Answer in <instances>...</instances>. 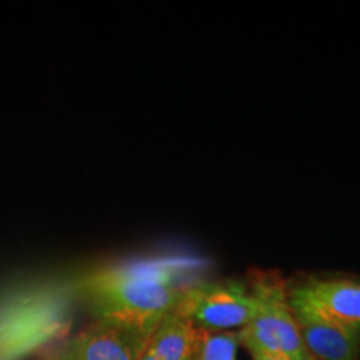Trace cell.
<instances>
[{"label": "cell", "instance_id": "obj_9", "mask_svg": "<svg viewBox=\"0 0 360 360\" xmlns=\"http://www.w3.org/2000/svg\"><path fill=\"white\" fill-rule=\"evenodd\" d=\"M238 332H205L199 360H237Z\"/></svg>", "mask_w": 360, "mask_h": 360}, {"label": "cell", "instance_id": "obj_2", "mask_svg": "<svg viewBox=\"0 0 360 360\" xmlns=\"http://www.w3.org/2000/svg\"><path fill=\"white\" fill-rule=\"evenodd\" d=\"M74 282H42L0 300V360H19L69 334Z\"/></svg>", "mask_w": 360, "mask_h": 360}, {"label": "cell", "instance_id": "obj_3", "mask_svg": "<svg viewBox=\"0 0 360 360\" xmlns=\"http://www.w3.org/2000/svg\"><path fill=\"white\" fill-rule=\"evenodd\" d=\"M247 285L254 300V315L249 326L238 332L240 345L264 350L283 360H307L282 278L276 274L259 272Z\"/></svg>", "mask_w": 360, "mask_h": 360}, {"label": "cell", "instance_id": "obj_11", "mask_svg": "<svg viewBox=\"0 0 360 360\" xmlns=\"http://www.w3.org/2000/svg\"><path fill=\"white\" fill-rule=\"evenodd\" d=\"M307 360H314V359H310V357H307Z\"/></svg>", "mask_w": 360, "mask_h": 360}, {"label": "cell", "instance_id": "obj_1", "mask_svg": "<svg viewBox=\"0 0 360 360\" xmlns=\"http://www.w3.org/2000/svg\"><path fill=\"white\" fill-rule=\"evenodd\" d=\"M202 259L188 255H157L90 270L74 282L94 321H109L150 334L179 309L184 289Z\"/></svg>", "mask_w": 360, "mask_h": 360}, {"label": "cell", "instance_id": "obj_7", "mask_svg": "<svg viewBox=\"0 0 360 360\" xmlns=\"http://www.w3.org/2000/svg\"><path fill=\"white\" fill-rule=\"evenodd\" d=\"M295 319L310 359L360 360V328L345 327L307 314H295Z\"/></svg>", "mask_w": 360, "mask_h": 360}, {"label": "cell", "instance_id": "obj_10", "mask_svg": "<svg viewBox=\"0 0 360 360\" xmlns=\"http://www.w3.org/2000/svg\"><path fill=\"white\" fill-rule=\"evenodd\" d=\"M247 352H249L252 360H283L281 357H276V355L264 352V350H259L255 347H245Z\"/></svg>", "mask_w": 360, "mask_h": 360}, {"label": "cell", "instance_id": "obj_8", "mask_svg": "<svg viewBox=\"0 0 360 360\" xmlns=\"http://www.w3.org/2000/svg\"><path fill=\"white\" fill-rule=\"evenodd\" d=\"M204 334L175 310L152 330L137 360H199Z\"/></svg>", "mask_w": 360, "mask_h": 360}, {"label": "cell", "instance_id": "obj_4", "mask_svg": "<svg viewBox=\"0 0 360 360\" xmlns=\"http://www.w3.org/2000/svg\"><path fill=\"white\" fill-rule=\"evenodd\" d=\"M177 312L204 332H240L254 315V300L245 282L192 281L184 289Z\"/></svg>", "mask_w": 360, "mask_h": 360}, {"label": "cell", "instance_id": "obj_6", "mask_svg": "<svg viewBox=\"0 0 360 360\" xmlns=\"http://www.w3.org/2000/svg\"><path fill=\"white\" fill-rule=\"evenodd\" d=\"M295 314L360 328V281L340 277H309L287 287Z\"/></svg>", "mask_w": 360, "mask_h": 360}, {"label": "cell", "instance_id": "obj_5", "mask_svg": "<svg viewBox=\"0 0 360 360\" xmlns=\"http://www.w3.org/2000/svg\"><path fill=\"white\" fill-rule=\"evenodd\" d=\"M150 334L125 323L92 321L45 347L35 360H137Z\"/></svg>", "mask_w": 360, "mask_h": 360}]
</instances>
